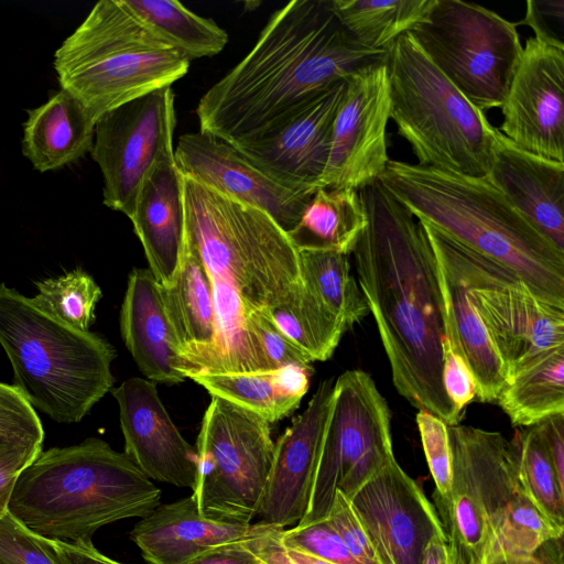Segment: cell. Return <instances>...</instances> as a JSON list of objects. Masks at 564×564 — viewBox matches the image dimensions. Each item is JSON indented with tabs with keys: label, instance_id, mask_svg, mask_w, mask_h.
Returning <instances> with one entry per match:
<instances>
[{
	"label": "cell",
	"instance_id": "cell-46",
	"mask_svg": "<svg viewBox=\"0 0 564 564\" xmlns=\"http://www.w3.org/2000/svg\"><path fill=\"white\" fill-rule=\"evenodd\" d=\"M523 20L516 25H528L534 37L564 50V0H528Z\"/></svg>",
	"mask_w": 564,
	"mask_h": 564
},
{
	"label": "cell",
	"instance_id": "cell-14",
	"mask_svg": "<svg viewBox=\"0 0 564 564\" xmlns=\"http://www.w3.org/2000/svg\"><path fill=\"white\" fill-rule=\"evenodd\" d=\"M174 93L166 86L99 117L91 158L104 178V204L131 217L140 185L164 153L174 150Z\"/></svg>",
	"mask_w": 564,
	"mask_h": 564
},
{
	"label": "cell",
	"instance_id": "cell-3",
	"mask_svg": "<svg viewBox=\"0 0 564 564\" xmlns=\"http://www.w3.org/2000/svg\"><path fill=\"white\" fill-rule=\"evenodd\" d=\"M386 56L349 35L330 0L290 1L270 17L246 57L202 96L199 130L238 145Z\"/></svg>",
	"mask_w": 564,
	"mask_h": 564
},
{
	"label": "cell",
	"instance_id": "cell-17",
	"mask_svg": "<svg viewBox=\"0 0 564 564\" xmlns=\"http://www.w3.org/2000/svg\"><path fill=\"white\" fill-rule=\"evenodd\" d=\"M350 501L380 564H420L430 540L443 532L433 503L395 457Z\"/></svg>",
	"mask_w": 564,
	"mask_h": 564
},
{
	"label": "cell",
	"instance_id": "cell-7",
	"mask_svg": "<svg viewBox=\"0 0 564 564\" xmlns=\"http://www.w3.org/2000/svg\"><path fill=\"white\" fill-rule=\"evenodd\" d=\"M189 63L121 0H100L57 48L53 64L61 88L97 121L111 109L172 86Z\"/></svg>",
	"mask_w": 564,
	"mask_h": 564
},
{
	"label": "cell",
	"instance_id": "cell-25",
	"mask_svg": "<svg viewBox=\"0 0 564 564\" xmlns=\"http://www.w3.org/2000/svg\"><path fill=\"white\" fill-rule=\"evenodd\" d=\"M120 332L148 380L175 384L186 379L178 371L177 345L164 311L160 284L149 269L134 268L129 274L120 311Z\"/></svg>",
	"mask_w": 564,
	"mask_h": 564
},
{
	"label": "cell",
	"instance_id": "cell-9",
	"mask_svg": "<svg viewBox=\"0 0 564 564\" xmlns=\"http://www.w3.org/2000/svg\"><path fill=\"white\" fill-rule=\"evenodd\" d=\"M452 482L433 506L452 564H484L513 496L521 487L513 440L469 425L448 426Z\"/></svg>",
	"mask_w": 564,
	"mask_h": 564
},
{
	"label": "cell",
	"instance_id": "cell-1",
	"mask_svg": "<svg viewBox=\"0 0 564 564\" xmlns=\"http://www.w3.org/2000/svg\"><path fill=\"white\" fill-rule=\"evenodd\" d=\"M366 226L352 250L397 391L448 426L462 414L442 381L444 306L434 251L421 221L375 181L358 189Z\"/></svg>",
	"mask_w": 564,
	"mask_h": 564
},
{
	"label": "cell",
	"instance_id": "cell-34",
	"mask_svg": "<svg viewBox=\"0 0 564 564\" xmlns=\"http://www.w3.org/2000/svg\"><path fill=\"white\" fill-rule=\"evenodd\" d=\"M299 258L305 289L346 330L369 313L367 301L351 273L347 254L300 250Z\"/></svg>",
	"mask_w": 564,
	"mask_h": 564
},
{
	"label": "cell",
	"instance_id": "cell-12",
	"mask_svg": "<svg viewBox=\"0 0 564 564\" xmlns=\"http://www.w3.org/2000/svg\"><path fill=\"white\" fill-rule=\"evenodd\" d=\"M393 458L386 399L367 372L345 371L334 383L308 507L296 525L325 520L337 490L350 499Z\"/></svg>",
	"mask_w": 564,
	"mask_h": 564
},
{
	"label": "cell",
	"instance_id": "cell-33",
	"mask_svg": "<svg viewBox=\"0 0 564 564\" xmlns=\"http://www.w3.org/2000/svg\"><path fill=\"white\" fill-rule=\"evenodd\" d=\"M497 403L512 424L521 427L564 414V347L511 378Z\"/></svg>",
	"mask_w": 564,
	"mask_h": 564
},
{
	"label": "cell",
	"instance_id": "cell-40",
	"mask_svg": "<svg viewBox=\"0 0 564 564\" xmlns=\"http://www.w3.org/2000/svg\"><path fill=\"white\" fill-rule=\"evenodd\" d=\"M416 424L429 469L435 484L433 495L444 497L452 482V448L448 425L424 410L417 412Z\"/></svg>",
	"mask_w": 564,
	"mask_h": 564
},
{
	"label": "cell",
	"instance_id": "cell-42",
	"mask_svg": "<svg viewBox=\"0 0 564 564\" xmlns=\"http://www.w3.org/2000/svg\"><path fill=\"white\" fill-rule=\"evenodd\" d=\"M248 324L269 371L289 366L310 367L312 360L278 327L268 310L250 313Z\"/></svg>",
	"mask_w": 564,
	"mask_h": 564
},
{
	"label": "cell",
	"instance_id": "cell-4",
	"mask_svg": "<svg viewBox=\"0 0 564 564\" xmlns=\"http://www.w3.org/2000/svg\"><path fill=\"white\" fill-rule=\"evenodd\" d=\"M379 181L420 221L506 268L538 296L564 308V251L487 176L389 160Z\"/></svg>",
	"mask_w": 564,
	"mask_h": 564
},
{
	"label": "cell",
	"instance_id": "cell-19",
	"mask_svg": "<svg viewBox=\"0 0 564 564\" xmlns=\"http://www.w3.org/2000/svg\"><path fill=\"white\" fill-rule=\"evenodd\" d=\"M180 172L210 189L267 213L286 234L316 191L289 187L256 165L232 144L204 131L178 138Z\"/></svg>",
	"mask_w": 564,
	"mask_h": 564
},
{
	"label": "cell",
	"instance_id": "cell-28",
	"mask_svg": "<svg viewBox=\"0 0 564 564\" xmlns=\"http://www.w3.org/2000/svg\"><path fill=\"white\" fill-rule=\"evenodd\" d=\"M312 372L311 366H289L270 371L204 373L189 378L212 397L242 406L271 424L299 408Z\"/></svg>",
	"mask_w": 564,
	"mask_h": 564
},
{
	"label": "cell",
	"instance_id": "cell-23",
	"mask_svg": "<svg viewBox=\"0 0 564 564\" xmlns=\"http://www.w3.org/2000/svg\"><path fill=\"white\" fill-rule=\"evenodd\" d=\"M487 177L535 229L564 251V163L528 153L498 130Z\"/></svg>",
	"mask_w": 564,
	"mask_h": 564
},
{
	"label": "cell",
	"instance_id": "cell-32",
	"mask_svg": "<svg viewBox=\"0 0 564 564\" xmlns=\"http://www.w3.org/2000/svg\"><path fill=\"white\" fill-rule=\"evenodd\" d=\"M161 41L188 62L220 53L227 32L174 0H121Z\"/></svg>",
	"mask_w": 564,
	"mask_h": 564
},
{
	"label": "cell",
	"instance_id": "cell-24",
	"mask_svg": "<svg viewBox=\"0 0 564 564\" xmlns=\"http://www.w3.org/2000/svg\"><path fill=\"white\" fill-rule=\"evenodd\" d=\"M257 523L241 524L204 518L192 496L160 503L131 530L130 538L150 564H187L206 550L254 534Z\"/></svg>",
	"mask_w": 564,
	"mask_h": 564
},
{
	"label": "cell",
	"instance_id": "cell-51",
	"mask_svg": "<svg viewBox=\"0 0 564 564\" xmlns=\"http://www.w3.org/2000/svg\"><path fill=\"white\" fill-rule=\"evenodd\" d=\"M420 564H452L443 532L436 533L427 543Z\"/></svg>",
	"mask_w": 564,
	"mask_h": 564
},
{
	"label": "cell",
	"instance_id": "cell-6",
	"mask_svg": "<svg viewBox=\"0 0 564 564\" xmlns=\"http://www.w3.org/2000/svg\"><path fill=\"white\" fill-rule=\"evenodd\" d=\"M0 345L13 386L58 423H77L111 389L113 347L40 308L31 297L0 283Z\"/></svg>",
	"mask_w": 564,
	"mask_h": 564
},
{
	"label": "cell",
	"instance_id": "cell-31",
	"mask_svg": "<svg viewBox=\"0 0 564 564\" xmlns=\"http://www.w3.org/2000/svg\"><path fill=\"white\" fill-rule=\"evenodd\" d=\"M435 0H330L341 26L361 46L388 52L398 37L427 20Z\"/></svg>",
	"mask_w": 564,
	"mask_h": 564
},
{
	"label": "cell",
	"instance_id": "cell-45",
	"mask_svg": "<svg viewBox=\"0 0 564 564\" xmlns=\"http://www.w3.org/2000/svg\"><path fill=\"white\" fill-rule=\"evenodd\" d=\"M442 381L445 393L456 411L463 415L464 409L476 397L473 373L459 347L443 339Z\"/></svg>",
	"mask_w": 564,
	"mask_h": 564
},
{
	"label": "cell",
	"instance_id": "cell-50",
	"mask_svg": "<svg viewBox=\"0 0 564 564\" xmlns=\"http://www.w3.org/2000/svg\"><path fill=\"white\" fill-rule=\"evenodd\" d=\"M539 424L554 468L564 481V414L551 416Z\"/></svg>",
	"mask_w": 564,
	"mask_h": 564
},
{
	"label": "cell",
	"instance_id": "cell-30",
	"mask_svg": "<svg viewBox=\"0 0 564 564\" xmlns=\"http://www.w3.org/2000/svg\"><path fill=\"white\" fill-rule=\"evenodd\" d=\"M164 311L177 345V354L209 346L216 319L210 282L204 264L185 235L180 274L171 286H161Z\"/></svg>",
	"mask_w": 564,
	"mask_h": 564
},
{
	"label": "cell",
	"instance_id": "cell-10",
	"mask_svg": "<svg viewBox=\"0 0 564 564\" xmlns=\"http://www.w3.org/2000/svg\"><path fill=\"white\" fill-rule=\"evenodd\" d=\"M408 33L469 102L501 108L523 47L516 23L473 2L435 0Z\"/></svg>",
	"mask_w": 564,
	"mask_h": 564
},
{
	"label": "cell",
	"instance_id": "cell-39",
	"mask_svg": "<svg viewBox=\"0 0 564 564\" xmlns=\"http://www.w3.org/2000/svg\"><path fill=\"white\" fill-rule=\"evenodd\" d=\"M42 423L30 402L13 384L0 382V451L43 445Z\"/></svg>",
	"mask_w": 564,
	"mask_h": 564
},
{
	"label": "cell",
	"instance_id": "cell-27",
	"mask_svg": "<svg viewBox=\"0 0 564 564\" xmlns=\"http://www.w3.org/2000/svg\"><path fill=\"white\" fill-rule=\"evenodd\" d=\"M96 121L85 107L61 88L46 102L28 110L22 152L40 172L58 170L91 151Z\"/></svg>",
	"mask_w": 564,
	"mask_h": 564
},
{
	"label": "cell",
	"instance_id": "cell-48",
	"mask_svg": "<svg viewBox=\"0 0 564 564\" xmlns=\"http://www.w3.org/2000/svg\"><path fill=\"white\" fill-rule=\"evenodd\" d=\"M61 564H122L101 552L91 543H65L47 540Z\"/></svg>",
	"mask_w": 564,
	"mask_h": 564
},
{
	"label": "cell",
	"instance_id": "cell-11",
	"mask_svg": "<svg viewBox=\"0 0 564 564\" xmlns=\"http://www.w3.org/2000/svg\"><path fill=\"white\" fill-rule=\"evenodd\" d=\"M195 451L192 497L199 513L215 521L250 524L258 514L273 458L270 423L212 397Z\"/></svg>",
	"mask_w": 564,
	"mask_h": 564
},
{
	"label": "cell",
	"instance_id": "cell-15",
	"mask_svg": "<svg viewBox=\"0 0 564 564\" xmlns=\"http://www.w3.org/2000/svg\"><path fill=\"white\" fill-rule=\"evenodd\" d=\"M389 119L390 86L386 61L350 74L334 119L329 154L319 187L358 191L378 181L389 162Z\"/></svg>",
	"mask_w": 564,
	"mask_h": 564
},
{
	"label": "cell",
	"instance_id": "cell-44",
	"mask_svg": "<svg viewBox=\"0 0 564 564\" xmlns=\"http://www.w3.org/2000/svg\"><path fill=\"white\" fill-rule=\"evenodd\" d=\"M346 549L358 564H380L369 535L351 501L337 490L327 518Z\"/></svg>",
	"mask_w": 564,
	"mask_h": 564
},
{
	"label": "cell",
	"instance_id": "cell-49",
	"mask_svg": "<svg viewBox=\"0 0 564 564\" xmlns=\"http://www.w3.org/2000/svg\"><path fill=\"white\" fill-rule=\"evenodd\" d=\"M484 564H564L563 536L547 541L531 554H498Z\"/></svg>",
	"mask_w": 564,
	"mask_h": 564
},
{
	"label": "cell",
	"instance_id": "cell-5",
	"mask_svg": "<svg viewBox=\"0 0 564 564\" xmlns=\"http://www.w3.org/2000/svg\"><path fill=\"white\" fill-rule=\"evenodd\" d=\"M161 490L123 452L100 438L41 452L19 475L8 512L52 541L91 543L109 523L144 518Z\"/></svg>",
	"mask_w": 564,
	"mask_h": 564
},
{
	"label": "cell",
	"instance_id": "cell-13",
	"mask_svg": "<svg viewBox=\"0 0 564 564\" xmlns=\"http://www.w3.org/2000/svg\"><path fill=\"white\" fill-rule=\"evenodd\" d=\"M429 240L455 264L505 366L508 381L564 347V308L538 296L506 268L421 221Z\"/></svg>",
	"mask_w": 564,
	"mask_h": 564
},
{
	"label": "cell",
	"instance_id": "cell-43",
	"mask_svg": "<svg viewBox=\"0 0 564 564\" xmlns=\"http://www.w3.org/2000/svg\"><path fill=\"white\" fill-rule=\"evenodd\" d=\"M282 544L334 564H358L327 520L282 529Z\"/></svg>",
	"mask_w": 564,
	"mask_h": 564
},
{
	"label": "cell",
	"instance_id": "cell-36",
	"mask_svg": "<svg viewBox=\"0 0 564 564\" xmlns=\"http://www.w3.org/2000/svg\"><path fill=\"white\" fill-rule=\"evenodd\" d=\"M513 442L522 488L554 524L564 528V481L554 468L540 424L517 431Z\"/></svg>",
	"mask_w": 564,
	"mask_h": 564
},
{
	"label": "cell",
	"instance_id": "cell-18",
	"mask_svg": "<svg viewBox=\"0 0 564 564\" xmlns=\"http://www.w3.org/2000/svg\"><path fill=\"white\" fill-rule=\"evenodd\" d=\"M345 88L346 79L334 83L262 132L234 147L284 185L317 189Z\"/></svg>",
	"mask_w": 564,
	"mask_h": 564
},
{
	"label": "cell",
	"instance_id": "cell-16",
	"mask_svg": "<svg viewBox=\"0 0 564 564\" xmlns=\"http://www.w3.org/2000/svg\"><path fill=\"white\" fill-rule=\"evenodd\" d=\"M498 129L519 149L564 163V50L525 41Z\"/></svg>",
	"mask_w": 564,
	"mask_h": 564
},
{
	"label": "cell",
	"instance_id": "cell-38",
	"mask_svg": "<svg viewBox=\"0 0 564 564\" xmlns=\"http://www.w3.org/2000/svg\"><path fill=\"white\" fill-rule=\"evenodd\" d=\"M563 533L564 528L554 524L521 486L505 510L487 560L498 554H531Z\"/></svg>",
	"mask_w": 564,
	"mask_h": 564
},
{
	"label": "cell",
	"instance_id": "cell-20",
	"mask_svg": "<svg viewBox=\"0 0 564 564\" xmlns=\"http://www.w3.org/2000/svg\"><path fill=\"white\" fill-rule=\"evenodd\" d=\"M119 405L124 453L150 479L193 489L196 451L163 405L154 382L134 377L112 390Z\"/></svg>",
	"mask_w": 564,
	"mask_h": 564
},
{
	"label": "cell",
	"instance_id": "cell-8",
	"mask_svg": "<svg viewBox=\"0 0 564 564\" xmlns=\"http://www.w3.org/2000/svg\"><path fill=\"white\" fill-rule=\"evenodd\" d=\"M390 118L417 164L487 176L498 129L425 56L410 33L387 52Z\"/></svg>",
	"mask_w": 564,
	"mask_h": 564
},
{
	"label": "cell",
	"instance_id": "cell-22",
	"mask_svg": "<svg viewBox=\"0 0 564 564\" xmlns=\"http://www.w3.org/2000/svg\"><path fill=\"white\" fill-rule=\"evenodd\" d=\"M149 270L161 286L176 281L185 253L183 175L174 150L162 154L144 176L129 218Z\"/></svg>",
	"mask_w": 564,
	"mask_h": 564
},
{
	"label": "cell",
	"instance_id": "cell-21",
	"mask_svg": "<svg viewBox=\"0 0 564 564\" xmlns=\"http://www.w3.org/2000/svg\"><path fill=\"white\" fill-rule=\"evenodd\" d=\"M334 383H319L303 413L274 443L273 458L260 501V521L285 529L306 513Z\"/></svg>",
	"mask_w": 564,
	"mask_h": 564
},
{
	"label": "cell",
	"instance_id": "cell-35",
	"mask_svg": "<svg viewBox=\"0 0 564 564\" xmlns=\"http://www.w3.org/2000/svg\"><path fill=\"white\" fill-rule=\"evenodd\" d=\"M268 312L278 327L312 362L329 359L346 332L341 323L305 286L290 303Z\"/></svg>",
	"mask_w": 564,
	"mask_h": 564
},
{
	"label": "cell",
	"instance_id": "cell-2",
	"mask_svg": "<svg viewBox=\"0 0 564 564\" xmlns=\"http://www.w3.org/2000/svg\"><path fill=\"white\" fill-rule=\"evenodd\" d=\"M183 191L185 235L210 282L216 332L209 346L178 355V370L185 378L269 371L248 316L302 292L299 250L263 210L184 175Z\"/></svg>",
	"mask_w": 564,
	"mask_h": 564
},
{
	"label": "cell",
	"instance_id": "cell-26",
	"mask_svg": "<svg viewBox=\"0 0 564 564\" xmlns=\"http://www.w3.org/2000/svg\"><path fill=\"white\" fill-rule=\"evenodd\" d=\"M431 242V241H430ZM444 306L445 338L463 351L480 402H497L508 383L505 366L468 296V286L451 259L431 243Z\"/></svg>",
	"mask_w": 564,
	"mask_h": 564
},
{
	"label": "cell",
	"instance_id": "cell-37",
	"mask_svg": "<svg viewBox=\"0 0 564 564\" xmlns=\"http://www.w3.org/2000/svg\"><path fill=\"white\" fill-rule=\"evenodd\" d=\"M36 286L37 294L31 299L40 308L78 330H89L102 293L87 272L77 268L37 282Z\"/></svg>",
	"mask_w": 564,
	"mask_h": 564
},
{
	"label": "cell",
	"instance_id": "cell-29",
	"mask_svg": "<svg viewBox=\"0 0 564 564\" xmlns=\"http://www.w3.org/2000/svg\"><path fill=\"white\" fill-rule=\"evenodd\" d=\"M366 226V214L357 189L318 187L288 232L300 250L352 252Z\"/></svg>",
	"mask_w": 564,
	"mask_h": 564
},
{
	"label": "cell",
	"instance_id": "cell-41",
	"mask_svg": "<svg viewBox=\"0 0 564 564\" xmlns=\"http://www.w3.org/2000/svg\"><path fill=\"white\" fill-rule=\"evenodd\" d=\"M0 564H61L47 539L14 519L9 512L0 517Z\"/></svg>",
	"mask_w": 564,
	"mask_h": 564
},
{
	"label": "cell",
	"instance_id": "cell-47",
	"mask_svg": "<svg viewBox=\"0 0 564 564\" xmlns=\"http://www.w3.org/2000/svg\"><path fill=\"white\" fill-rule=\"evenodd\" d=\"M243 541L213 546L187 564H264L245 546Z\"/></svg>",
	"mask_w": 564,
	"mask_h": 564
}]
</instances>
